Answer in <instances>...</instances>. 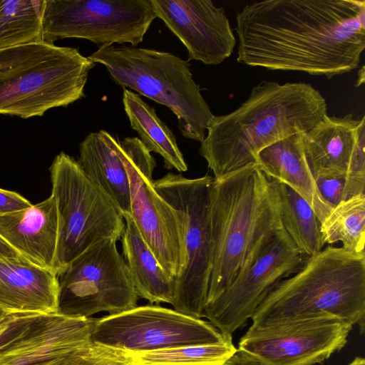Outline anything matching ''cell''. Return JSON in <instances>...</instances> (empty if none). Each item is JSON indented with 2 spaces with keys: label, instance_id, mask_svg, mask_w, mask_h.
I'll use <instances>...</instances> for the list:
<instances>
[{
  "label": "cell",
  "instance_id": "6da1fadb",
  "mask_svg": "<svg viewBox=\"0 0 365 365\" xmlns=\"http://www.w3.org/2000/svg\"><path fill=\"white\" fill-rule=\"evenodd\" d=\"M237 61L328 79L356 68L365 48L364 0H265L236 17Z\"/></svg>",
  "mask_w": 365,
  "mask_h": 365
},
{
  "label": "cell",
  "instance_id": "7a4b0ae2",
  "mask_svg": "<svg viewBox=\"0 0 365 365\" xmlns=\"http://www.w3.org/2000/svg\"><path fill=\"white\" fill-rule=\"evenodd\" d=\"M327 115L325 98L311 84L264 81L237 109L214 116L199 153L217 178L256 164L263 149L308 133Z\"/></svg>",
  "mask_w": 365,
  "mask_h": 365
},
{
  "label": "cell",
  "instance_id": "3957f363",
  "mask_svg": "<svg viewBox=\"0 0 365 365\" xmlns=\"http://www.w3.org/2000/svg\"><path fill=\"white\" fill-rule=\"evenodd\" d=\"M336 319L364 330L365 252L328 246L280 282L255 310L247 331Z\"/></svg>",
  "mask_w": 365,
  "mask_h": 365
},
{
  "label": "cell",
  "instance_id": "277c9868",
  "mask_svg": "<svg viewBox=\"0 0 365 365\" xmlns=\"http://www.w3.org/2000/svg\"><path fill=\"white\" fill-rule=\"evenodd\" d=\"M279 208L275 181L257 164L214 178L210 205L211 269L206 306L232 284L260 240L283 229Z\"/></svg>",
  "mask_w": 365,
  "mask_h": 365
},
{
  "label": "cell",
  "instance_id": "5b68a950",
  "mask_svg": "<svg viewBox=\"0 0 365 365\" xmlns=\"http://www.w3.org/2000/svg\"><path fill=\"white\" fill-rule=\"evenodd\" d=\"M88 57L103 65L118 86L170 108L184 137L203 141L215 115L187 61L170 52L125 45L102 46Z\"/></svg>",
  "mask_w": 365,
  "mask_h": 365
},
{
  "label": "cell",
  "instance_id": "8992f818",
  "mask_svg": "<svg viewBox=\"0 0 365 365\" xmlns=\"http://www.w3.org/2000/svg\"><path fill=\"white\" fill-rule=\"evenodd\" d=\"M51 195L56 204L59 234L58 276L77 257L106 240L121 239L125 221L109 198L85 174L78 160L61 152L50 167Z\"/></svg>",
  "mask_w": 365,
  "mask_h": 365
},
{
  "label": "cell",
  "instance_id": "52a82bcc",
  "mask_svg": "<svg viewBox=\"0 0 365 365\" xmlns=\"http://www.w3.org/2000/svg\"><path fill=\"white\" fill-rule=\"evenodd\" d=\"M214 178L190 179L168 173L154 180L158 192L185 218L186 263L176 278L173 309L202 319L211 269L210 205Z\"/></svg>",
  "mask_w": 365,
  "mask_h": 365
},
{
  "label": "cell",
  "instance_id": "ba28073f",
  "mask_svg": "<svg viewBox=\"0 0 365 365\" xmlns=\"http://www.w3.org/2000/svg\"><path fill=\"white\" fill-rule=\"evenodd\" d=\"M309 257L283 229L257 245L227 289L205 308L208 319L227 338L251 319L255 310L283 279L298 272Z\"/></svg>",
  "mask_w": 365,
  "mask_h": 365
},
{
  "label": "cell",
  "instance_id": "9c48e42d",
  "mask_svg": "<svg viewBox=\"0 0 365 365\" xmlns=\"http://www.w3.org/2000/svg\"><path fill=\"white\" fill-rule=\"evenodd\" d=\"M120 143L128 175L131 216L159 264L178 278L187 259L185 215L156 190L153 178L156 161L140 140L126 137Z\"/></svg>",
  "mask_w": 365,
  "mask_h": 365
},
{
  "label": "cell",
  "instance_id": "30bf717a",
  "mask_svg": "<svg viewBox=\"0 0 365 365\" xmlns=\"http://www.w3.org/2000/svg\"><path fill=\"white\" fill-rule=\"evenodd\" d=\"M117 241L106 240L74 259L58 275V312L91 317L118 314L139 299Z\"/></svg>",
  "mask_w": 365,
  "mask_h": 365
},
{
  "label": "cell",
  "instance_id": "8fae6325",
  "mask_svg": "<svg viewBox=\"0 0 365 365\" xmlns=\"http://www.w3.org/2000/svg\"><path fill=\"white\" fill-rule=\"evenodd\" d=\"M156 18L150 0H45L43 41L77 38L136 47Z\"/></svg>",
  "mask_w": 365,
  "mask_h": 365
},
{
  "label": "cell",
  "instance_id": "7c38bea8",
  "mask_svg": "<svg viewBox=\"0 0 365 365\" xmlns=\"http://www.w3.org/2000/svg\"><path fill=\"white\" fill-rule=\"evenodd\" d=\"M95 65L78 48L64 47L48 60L0 75V114L26 119L74 103L85 96L88 73Z\"/></svg>",
  "mask_w": 365,
  "mask_h": 365
},
{
  "label": "cell",
  "instance_id": "4fadbf2b",
  "mask_svg": "<svg viewBox=\"0 0 365 365\" xmlns=\"http://www.w3.org/2000/svg\"><path fill=\"white\" fill-rule=\"evenodd\" d=\"M91 339L128 352H142L232 338L223 336L208 321L150 304L96 319Z\"/></svg>",
  "mask_w": 365,
  "mask_h": 365
},
{
  "label": "cell",
  "instance_id": "5bb4252c",
  "mask_svg": "<svg viewBox=\"0 0 365 365\" xmlns=\"http://www.w3.org/2000/svg\"><path fill=\"white\" fill-rule=\"evenodd\" d=\"M96 319L18 313L0 322V365H39L92 341Z\"/></svg>",
  "mask_w": 365,
  "mask_h": 365
},
{
  "label": "cell",
  "instance_id": "9a60e30c",
  "mask_svg": "<svg viewBox=\"0 0 365 365\" xmlns=\"http://www.w3.org/2000/svg\"><path fill=\"white\" fill-rule=\"evenodd\" d=\"M352 327L323 319L247 331L237 350L265 365H314L344 346Z\"/></svg>",
  "mask_w": 365,
  "mask_h": 365
},
{
  "label": "cell",
  "instance_id": "2e32d148",
  "mask_svg": "<svg viewBox=\"0 0 365 365\" xmlns=\"http://www.w3.org/2000/svg\"><path fill=\"white\" fill-rule=\"evenodd\" d=\"M302 138L313 176L346 175L344 200L365 194V116L327 115Z\"/></svg>",
  "mask_w": 365,
  "mask_h": 365
},
{
  "label": "cell",
  "instance_id": "e0dca14e",
  "mask_svg": "<svg viewBox=\"0 0 365 365\" xmlns=\"http://www.w3.org/2000/svg\"><path fill=\"white\" fill-rule=\"evenodd\" d=\"M155 16L182 43L188 60L217 65L230 56L236 38L222 7L210 0H150Z\"/></svg>",
  "mask_w": 365,
  "mask_h": 365
},
{
  "label": "cell",
  "instance_id": "ac0fdd59",
  "mask_svg": "<svg viewBox=\"0 0 365 365\" xmlns=\"http://www.w3.org/2000/svg\"><path fill=\"white\" fill-rule=\"evenodd\" d=\"M58 234V214L52 195L0 215V237L24 259L56 273Z\"/></svg>",
  "mask_w": 365,
  "mask_h": 365
},
{
  "label": "cell",
  "instance_id": "d6986e66",
  "mask_svg": "<svg viewBox=\"0 0 365 365\" xmlns=\"http://www.w3.org/2000/svg\"><path fill=\"white\" fill-rule=\"evenodd\" d=\"M58 276L24 258H0V308L8 314L58 312Z\"/></svg>",
  "mask_w": 365,
  "mask_h": 365
},
{
  "label": "cell",
  "instance_id": "ffe728a7",
  "mask_svg": "<svg viewBox=\"0 0 365 365\" xmlns=\"http://www.w3.org/2000/svg\"><path fill=\"white\" fill-rule=\"evenodd\" d=\"M82 170L122 216L131 215L130 186L123 148L108 132H91L79 145Z\"/></svg>",
  "mask_w": 365,
  "mask_h": 365
},
{
  "label": "cell",
  "instance_id": "44dd1931",
  "mask_svg": "<svg viewBox=\"0 0 365 365\" xmlns=\"http://www.w3.org/2000/svg\"><path fill=\"white\" fill-rule=\"evenodd\" d=\"M303 133H295L265 148L258 154L256 164L269 179L285 184L302 197L322 223L331 210L320 195L307 163Z\"/></svg>",
  "mask_w": 365,
  "mask_h": 365
},
{
  "label": "cell",
  "instance_id": "7402d4cb",
  "mask_svg": "<svg viewBox=\"0 0 365 365\" xmlns=\"http://www.w3.org/2000/svg\"><path fill=\"white\" fill-rule=\"evenodd\" d=\"M125 227L121 237L123 257L139 299L153 303L173 304L176 293V278L159 264L131 215L123 216Z\"/></svg>",
  "mask_w": 365,
  "mask_h": 365
},
{
  "label": "cell",
  "instance_id": "603a6c76",
  "mask_svg": "<svg viewBox=\"0 0 365 365\" xmlns=\"http://www.w3.org/2000/svg\"><path fill=\"white\" fill-rule=\"evenodd\" d=\"M123 104L130 127L139 135V139L151 153L159 154L163 159L164 168L182 173L187 170L184 159L173 131L156 114L153 107L140 96L123 88Z\"/></svg>",
  "mask_w": 365,
  "mask_h": 365
},
{
  "label": "cell",
  "instance_id": "cb8c5ba5",
  "mask_svg": "<svg viewBox=\"0 0 365 365\" xmlns=\"http://www.w3.org/2000/svg\"><path fill=\"white\" fill-rule=\"evenodd\" d=\"M275 183L284 230L303 254L308 257L317 254L326 245L319 219L302 197L285 184Z\"/></svg>",
  "mask_w": 365,
  "mask_h": 365
},
{
  "label": "cell",
  "instance_id": "d4e9b609",
  "mask_svg": "<svg viewBox=\"0 0 365 365\" xmlns=\"http://www.w3.org/2000/svg\"><path fill=\"white\" fill-rule=\"evenodd\" d=\"M45 0H0V49L43 41Z\"/></svg>",
  "mask_w": 365,
  "mask_h": 365
},
{
  "label": "cell",
  "instance_id": "484cf974",
  "mask_svg": "<svg viewBox=\"0 0 365 365\" xmlns=\"http://www.w3.org/2000/svg\"><path fill=\"white\" fill-rule=\"evenodd\" d=\"M324 242H339L342 247L354 252H364L365 194L341 202L321 223Z\"/></svg>",
  "mask_w": 365,
  "mask_h": 365
},
{
  "label": "cell",
  "instance_id": "4316f807",
  "mask_svg": "<svg viewBox=\"0 0 365 365\" xmlns=\"http://www.w3.org/2000/svg\"><path fill=\"white\" fill-rule=\"evenodd\" d=\"M237 350L232 340L228 339L129 353L134 365H225Z\"/></svg>",
  "mask_w": 365,
  "mask_h": 365
},
{
  "label": "cell",
  "instance_id": "83f0119b",
  "mask_svg": "<svg viewBox=\"0 0 365 365\" xmlns=\"http://www.w3.org/2000/svg\"><path fill=\"white\" fill-rule=\"evenodd\" d=\"M39 365H134L125 350L91 341Z\"/></svg>",
  "mask_w": 365,
  "mask_h": 365
},
{
  "label": "cell",
  "instance_id": "f1b7e54d",
  "mask_svg": "<svg viewBox=\"0 0 365 365\" xmlns=\"http://www.w3.org/2000/svg\"><path fill=\"white\" fill-rule=\"evenodd\" d=\"M63 48L41 41L0 49V75L24 65L48 60Z\"/></svg>",
  "mask_w": 365,
  "mask_h": 365
},
{
  "label": "cell",
  "instance_id": "f546056e",
  "mask_svg": "<svg viewBox=\"0 0 365 365\" xmlns=\"http://www.w3.org/2000/svg\"><path fill=\"white\" fill-rule=\"evenodd\" d=\"M314 178L320 195L331 210L344 201L346 175H319Z\"/></svg>",
  "mask_w": 365,
  "mask_h": 365
},
{
  "label": "cell",
  "instance_id": "4dcf8cb0",
  "mask_svg": "<svg viewBox=\"0 0 365 365\" xmlns=\"http://www.w3.org/2000/svg\"><path fill=\"white\" fill-rule=\"evenodd\" d=\"M31 205L20 194L0 188V215L26 208Z\"/></svg>",
  "mask_w": 365,
  "mask_h": 365
},
{
  "label": "cell",
  "instance_id": "1f68e13d",
  "mask_svg": "<svg viewBox=\"0 0 365 365\" xmlns=\"http://www.w3.org/2000/svg\"><path fill=\"white\" fill-rule=\"evenodd\" d=\"M225 365H265L253 356L237 350Z\"/></svg>",
  "mask_w": 365,
  "mask_h": 365
},
{
  "label": "cell",
  "instance_id": "d6a6232c",
  "mask_svg": "<svg viewBox=\"0 0 365 365\" xmlns=\"http://www.w3.org/2000/svg\"><path fill=\"white\" fill-rule=\"evenodd\" d=\"M19 255L0 237V258L19 257Z\"/></svg>",
  "mask_w": 365,
  "mask_h": 365
},
{
  "label": "cell",
  "instance_id": "836d02e7",
  "mask_svg": "<svg viewBox=\"0 0 365 365\" xmlns=\"http://www.w3.org/2000/svg\"><path fill=\"white\" fill-rule=\"evenodd\" d=\"M364 82V66H363L359 71V77L357 78V83L356 86H359Z\"/></svg>",
  "mask_w": 365,
  "mask_h": 365
},
{
  "label": "cell",
  "instance_id": "e575fe53",
  "mask_svg": "<svg viewBox=\"0 0 365 365\" xmlns=\"http://www.w3.org/2000/svg\"><path fill=\"white\" fill-rule=\"evenodd\" d=\"M349 365H365V359L363 357H356Z\"/></svg>",
  "mask_w": 365,
  "mask_h": 365
},
{
  "label": "cell",
  "instance_id": "d590c367",
  "mask_svg": "<svg viewBox=\"0 0 365 365\" xmlns=\"http://www.w3.org/2000/svg\"><path fill=\"white\" fill-rule=\"evenodd\" d=\"M8 315V314L0 308V322Z\"/></svg>",
  "mask_w": 365,
  "mask_h": 365
}]
</instances>
